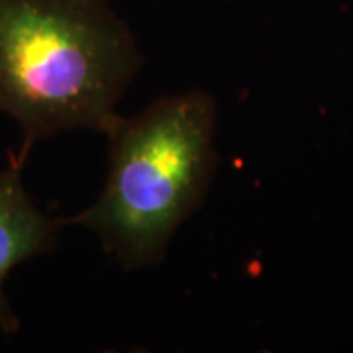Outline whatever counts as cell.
<instances>
[{
	"mask_svg": "<svg viewBox=\"0 0 353 353\" xmlns=\"http://www.w3.org/2000/svg\"><path fill=\"white\" fill-rule=\"evenodd\" d=\"M139 65L108 0H0V112L22 130L12 163L65 130L104 134Z\"/></svg>",
	"mask_w": 353,
	"mask_h": 353,
	"instance_id": "1",
	"label": "cell"
},
{
	"mask_svg": "<svg viewBox=\"0 0 353 353\" xmlns=\"http://www.w3.org/2000/svg\"><path fill=\"white\" fill-rule=\"evenodd\" d=\"M216 102L201 90L161 97L104 132L110 171L101 199L59 220L101 238L124 269L161 263L169 241L204 201L214 176Z\"/></svg>",
	"mask_w": 353,
	"mask_h": 353,
	"instance_id": "2",
	"label": "cell"
},
{
	"mask_svg": "<svg viewBox=\"0 0 353 353\" xmlns=\"http://www.w3.org/2000/svg\"><path fill=\"white\" fill-rule=\"evenodd\" d=\"M22 169L0 171V330L14 334L20 322L4 294V283L20 263L51 252L57 243L59 220L46 216L30 199L22 183Z\"/></svg>",
	"mask_w": 353,
	"mask_h": 353,
	"instance_id": "3",
	"label": "cell"
}]
</instances>
